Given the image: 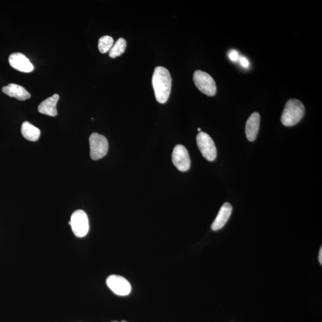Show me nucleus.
Listing matches in <instances>:
<instances>
[{
  "mask_svg": "<svg viewBox=\"0 0 322 322\" xmlns=\"http://www.w3.org/2000/svg\"><path fill=\"white\" fill-rule=\"evenodd\" d=\"M171 77L167 69L158 67L155 69L152 77L156 101L159 103H166L170 97L171 90Z\"/></svg>",
  "mask_w": 322,
  "mask_h": 322,
  "instance_id": "f257e3e1",
  "label": "nucleus"
},
{
  "mask_svg": "<svg viewBox=\"0 0 322 322\" xmlns=\"http://www.w3.org/2000/svg\"><path fill=\"white\" fill-rule=\"evenodd\" d=\"M305 112L304 105L297 99H289L283 109L281 122L284 126H294L301 121Z\"/></svg>",
  "mask_w": 322,
  "mask_h": 322,
  "instance_id": "f03ea898",
  "label": "nucleus"
},
{
  "mask_svg": "<svg viewBox=\"0 0 322 322\" xmlns=\"http://www.w3.org/2000/svg\"><path fill=\"white\" fill-rule=\"evenodd\" d=\"M195 86L202 93L208 96H213L216 93L217 87L213 78L204 71L198 70L193 74Z\"/></svg>",
  "mask_w": 322,
  "mask_h": 322,
  "instance_id": "7ed1b4c3",
  "label": "nucleus"
},
{
  "mask_svg": "<svg viewBox=\"0 0 322 322\" xmlns=\"http://www.w3.org/2000/svg\"><path fill=\"white\" fill-rule=\"evenodd\" d=\"M90 156L93 160H98L107 154L108 142L107 139L101 134L94 133L89 138Z\"/></svg>",
  "mask_w": 322,
  "mask_h": 322,
  "instance_id": "20e7f679",
  "label": "nucleus"
},
{
  "mask_svg": "<svg viewBox=\"0 0 322 322\" xmlns=\"http://www.w3.org/2000/svg\"><path fill=\"white\" fill-rule=\"evenodd\" d=\"M69 224L71 225L74 234L78 237L86 236L89 232V218L83 210L79 209L73 212Z\"/></svg>",
  "mask_w": 322,
  "mask_h": 322,
  "instance_id": "39448f33",
  "label": "nucleus"
},
{
  "mask_svg": "<svg viewBox=\"0 0 322 322\" xmlns=\"http://www.w3.org/2000/svg\"><path fill=\"white\" fill-rule=\"evenodd\" d=\"M197 145L204 157L213 161L217 157V149L211 137L205 132H200L196 137Z\"/></svg>",
  "mask_w": 322,
  "mask_h": 322,
  "instance_id": "423d86ee",
  "label": "nucleus"
},
{
  "mask_svg": "<svg viewBox=\"0 0 322 322\" xmlns=\"http://www.w3.org/2000/svg\"><path fill=\"white\" fill-rule=\"evenodd\" d=\"M106 284L112 292L118 295L126 296L131 290V284L126 278L112 274L106 279Z\"/></svg>",
  "mask_w": 322,
  "mask_h": 322,
  "instance_id": "0eeeda50",
  "label": "nucleus"
},
{
  "mask_svg": "<svg viewBox=\"0 0 322 322\" xmlns=\"http://www.w3.org/2000/svg\"><path fill=\"white\" fill-rule=\"evenodd\" d=\"M172 160L179 171L184 172L189 170L191 162L189 152L184 146L178 145L175 146L172 154Z\"/></svg>",
  "mask_w": 322,
  "mask_h": 322,
  "instance_id": "6e6552de",
  "label": "nucleus"
},
{
  "mask_svg": "<svg viewBox=\"0 0 322 322\" xmlns=\"http://www.w3.org/2000/svg\"><path fill=\"white\" fill-rule=\"evenodd\" d=\"M9 61L12 68L23 73H29L34 70V66L23 53H12Z\"/></svg>",
  "mask_w": 322,
  "mask_h": 322,
  "instance_id": "1a4fd4ad",
  "label": "nucleus"
},
{
  "mask_svg": "<svg viewBox=\"0 0 322 322\" xmlns=\"http://www.w3.org/2000/svg\"><path fill=\"white\" fill-rule=\"evenodd\" d=\"M232 212V206L226 202L222 205L217 216L212 224L211 229L217 231L222 229L229 220Z\"/></svg>",
  "mask_w": 322,
  "mask_h": 322,
  "instance_id": "9d476101",
  "label": "nucleus"
},
{
  "mask_svg": "<svg viewBox=\"0 0 322 322\" xmlns=\"http://www.w3.org/2000/svg\"><path fill=\"white\" fill-rule=\"evenodd\" d=\"M259 124H260V115L257 112H254L246 121L245 134L247 139L250 142L254 141L258 133Z\"/></svg>",
  "mask_w": 322,
  "mask_h": 322,
  "instance_id": "9b49d317",
  "label": "nucleus"
},
{
  "mask_svg": "<svg viewBox=\"0 0 322 322\" xmlns=\"http://www.w3.org/2000/svg\"><path fill=\"white\" fill-rule=\"evenodd\" d=\"M3 92L11 98H15L20 101H24L31 98V94L23 86L16 84H10L3 87Z\"/></svg>",
  "mask_w": 322,
  "mask_h": 322,
  "instance_id": "f8f14e48",
  "label": "nucleus"
},
{
  "mask_svg": "<svg viewBox=\"0 0 322 322\" xmlns=\"http://www.w3.org/2000/svg\"><path fill=\"white\" fill-rule=\"evenodd\" d=\"M59 99V96L55 94L52 97L45 100L40 103L39 106V111L41 114L49 115L51 117H56L58 114L56 105Z\"/></svg>",
  "mask_w": 322,
  "mask_h": 322,
  "instance_id": "ddd939ff",
  "label": "nucleus"
},
{
  "mask_svg": "<svg viewBox=\"0 0 322 322\" xmlns=\"http://www.w3.org/2000/svg\"><path fill=\"white\" fill-rule=\"evenodd\" d=\"M21 133L24 138L31 142L38 140L40 136V130L29 122L26 121L22 125Z\"/></svg>",
  "mask_w": 322,
  "mask_h": 322,
  "instance_id": "4468645a",
  "label": "nucleus"
},
{
  "mask_svg": "<svg viewBox=\"0 0 322 322\" xmlns=\"http://www.w3.org/2000/svg\"><path fill=\"white\" fill-rule=\"evenodd\" d=\"M127 42L123 38L119 39L109 51V55L111 58H115L123 54L126 51Z\"/></svg>",
  "mask_w": 322,
  "mask_h": 322,
  "instance_id": "2eb2a0df",
  "label": "nucleus"
},
{
  "mask_svg": "<svg viewBox=\"0 0 322 322\" xmlns=\"http://www.w3.org/2000/svg\"><path fill=\"white\" fill-rule=\"evenodd\" d=\"M114 41L110 36H105L101 37L99 40L98 48L100 52L103 53L110 51L114 45Z\"/></svg>",
  "mask_w": 322,
  "mask_h": 322,
  "instance_id": "dca6fc26",
  "label": "nucleus"
},
{
  "mask_svg": "<svg viewBox=\"0 0 322 322\" xmlns=\"http://www.w3.org/2000/svg\"><path fill=\"white\" fill-rule=\"evenodd\" d=\"M229 57L232 61H237L239 59V54L237 51L232 50L229 53Z\"/></svg>",
  "mask_w": 322,
  "mask_h": 322,
  "instance_id": "f3484780",
  "label": "nucleus"
},
{
  "mask_svg": "<svg viewBox=\"0 0 322 322\" xmlns=\"http://www.w3.org/2000/svg\"><path fill=\"white\" fill-rule=\"evenodd\" d=\"M240 64L243 66V67L248 68L249 67V61L245 57H241L240 58Z\"/></svg>",
  "mask_w": 322,
  "mask_h": 322,
  "instance_id": "a211bd4d",
  "label": "nucleus"
},
{
  "mask_svg": "<svg viewBox=\"0 0 322 322\" xmlns=\"http://www.w3.org/2000/svg\"><path fill=\"white\" fill-rule=\"evenodd\" d=\"M318 261H319V262L321 265L322 264V248L321 247L320 249L319 255H318Z\"/></svg>",
  "mask_w": 322,
  "mask_h": 322,
  "instance_id": "6ab92c4d",
  "label": "nucleus"
},
{
  "mask_svg": "<svg viewBox=\"0 0 322 322\" xmlns=\"http://www.w3.org/2000/svg\"><path fill=\"white\" fill-rule=\"evenodd\" d=\"M198 130L199 131H200V132H201V129H199H199H198Z\"/></svg>",
  "mask_w": 322,
  "mask_h": 322,
  "instance_id": "aec40b11",
  "label": "nucleus"
},
{
  "mask_svg": "<svg viewBox=\"0 0 322 322\" xmlns=\"http://www.w3.org/2000/svg\"><path fill=\"white\" fill-rule=\"evenodd\" d=\"M112 322H118V321H112ZM121 322H127V321H125V320H123V321H122Z\"/></svg>",
  "mask_w": 322,
  "mask_h": 322,
  "instance_id": "412c9836",
  "label": "nucleus"
}]
</instances>
